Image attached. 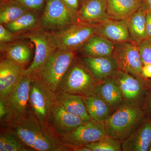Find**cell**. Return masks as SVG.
<instances>
[{"label":"cell","mask_w":151,"mask_h":151,"mask_svg":"<svg viewBox=\"0 0 151 151\" xmlns=\"http://www.w3.org/2000/svg\"><path fill=\"white\" fill-rule=\"evenodd\" d=\"M6 129L16 136L24 145L33 151L70 150L52 131L45 130L30 108L26 115L17 116Z\"/></svg>","instance_id":"1"},{"label":"cell","mask_w":151,"mask_h":151,"mask_svg":"<svg viewBox=\"0 0 151 151\" xmlns=\"http://www.w3.org/2000/svg\"><path fill=\"white\" fill-rule=\"evenodd\" d=\"M147 119L142 108L123 105L104 122L108 137L123 141L141 127Z\"/></svg>","instance_id":"2"},{"label":"cell","mask_w":151,"mask_h":151,"mask_svg":"<svg viewBox=\"0 0 151 151\" xmlns=\"http://www.w3.org/2000/svg\"><path fill=\"white\" fill-rule=\"evenodd\" d=\"M100 81L95 78L81 58L76 56L63 79L56 94L66 93L83 97L95 95Z\"/></svg>","instance_id":"3"},{"label":"cell","mask_w":151,"mask_h":151,"mask_svg":"<svg viewBox=\"0 0 151 151\" xmlns=\"http://www.w3.org/2000/svg\"><path fill=\"white\" fill-rule=\"evenodd\" d=\"M22 38L30 41L35 47L32 62L25 69L24 75L35 77L43 68L49 58L58 49L53 32L38 28L21 35Z\"/></svg>","instance_id":"4"},{"label":"cell","mask_w":151,"mask_h":151,"mask_svg":"<svg viewBox=\"0 0 151 151\" xmlns=\"http://www.w3.org/2000/svg\"><path fill=\"white\" fill-rule=\"evenodd\" d=\"M77 51L58 49L36 76L56 93Z\"/></svg>","instance_id":"5"},{"label":"cell","mask_w":151,"mask_h":151,"mask_svg":"<svg viewBox=\"0 0 151 151\" xmlns=\"http://www.w3.org/2000/svg\"><path fill=\"white\" fill-rule=\"evenodd\" d=\"M56 100V94L41 81L33 77L30 89V108L45 130L52 131L49 125L52 108Z\"/></svg>","instance_id":"6"},{"label":"cell","mask_w":151,"mask_h":151,"mask_svg":"<svg viewBox=\"0 0 151 151\" xmlns=\"http://www.w3.org/2000/svg\"><path fill=\"white\" fill-rule=\"evenodd\" d=\"M77 21L76 16L62 0H46L41 14L40 28L60 31Z\"/></svg>","instance_id":"7"},{"label":"cell","mask_w":151,"mask_h":151,"mask_svg":"<svg viewBox=\"0 0 151 151\" xmlns=\"http://www.w3.org/2000/svg\"><path fill=\"white\" fill-rule=\"evenodd\" d=\"M113 78L121 92L124 105L142 108L151 86H148L144 78L120 70Z\"/></svg>","instance_id":"8"},{"label":"cell","mask_w":151,"mask_h":151,"mask_svg":"<svg viewBox=\"0 0 151 151\" xmlns=\"http://www.w3.org/2000/svg\"><path fill=\"white\" fill-rule=\"evenodd\" d=\"M104 122L94 119L86 122L67 134L60 137V142L65 147L73 149L85 146L107 137Z\"/></svg>","instance_id":"9"},{"label":"cell","mask_w":151,"mask_h":151,"mask_svg":"<svg viewBox=\"0 0 151 151\" xmlns=\"http://www.w3.org/2000/svg\"><path fill=\"white\" fill-rule=\"evenodd\" d=\"M53 32L58 49L76 51L89 39L96 35L95 24L79 21L66 29Z\"/></svg>","instance_id":"10"},{"label":"cell","mask_w":151,"mask_h":151,"mask_svg":"<svg viewBox=\"0 0 151 151\" xmlns=\"http://www.w3.org/2000/svg\"><path fill=\"white\" fill-rule=\"evenodd\" d=\"M112 56L119 70L140 76L143 65L137 44L132 40L115 43Z\"/></svg>","instance_id":"11"},{"label":"cell","mask_w":151,"mask_h":151,"mask_svg":"<svg viewBox=\"0 0 151 151\" xmlns=\"http://www.w3.org/2000/svg\"><path fill=\"white\" fill-rule=\"evenodd\" d=\"M85 122L65 110L56 100L52 108L49 119L50 127L59 138L72 132Z\"/></svg>","instance_id":"12"},{"label":"cell","mask_w":151,"mask_h":151,"mask_svg":"<svg viewBox=\"0 0 151 151\" xmlns=\"http://www.w3.org/2000/svg\"><path fill=\"white\" fill-rule=\"evenodd\" d=\"M33 77L24 75L5 100L16 117L26 115L29 109L30 89Z\"/></svg>","instance_id":"13"},{"label":"cell","mask_w":151,"mask_h":151,"mask_svg":"<svg viewBox=\"0 0 151 151\" xmlns=\"http://www.w3.org/2000/svg\"><path fill=\"white\" fill-rule=\"evenodd\" d=\"M25 68L3 58L0 62V98L5 99L24 75Z\"/></svg>","instance_id":"14"},{"label":"cell","mask_w":151,"mask_h":151,"mask_svg":"<svg viewBox=\"0 0 151 151\" xmlns=\"http://www.w3.org/2000/svg\"><path fill=\"white\" fill-rule=\"evenodd\" d=\"M32 42L28 39L19 40L9 43H0V51L4 58L26 68L32 55Z\"/></svg>","instance_id":"15"},{"label":"cell","mask_w":151,"mask_h":151,"mask_svg":"<svg viewBox=\"0 0 151 151\" xmlns=\"http://www.w3.org/2000/svg\"><path fill=\"white\" fill-rule=\"evenodd\" d=\"M96 35L115 43L131 41L126 19L108 18L95 24Z\"/></svg>","instance_id":"16"},{"label":"cell","mask_w":151,"mask_h":151,"mask_svg":"<svg viewBox=\"0 0 151 151\" xmlns=\"http://www.w3.org/2000/svg\"><path fill=\"white\" fill-rule=\"evenodd\" d=\"M81 60L99 81L113 77L119 70L113 56H84Z\"/></svg>","instance_id":"17"},{"label":"cell","mask_w":151,"mask_h":151,"mask_svg":"<svg viewBox=\"0 0 151 151\" xmlns=\"http://www.w3.org/2000/svg\"><path fill=\"white\" fill-rule=\"evenodd\" d=\"M107 9V0H84L77 14V20L88 24L99 23L110 18Z\"/></svg>","instance_id":"18"},{"label":"cell","mask_w":151,"mask_h":151,"mask_svg":"<svg viewBox=\"0 0 151 151\" xmlns=\"http://www.w3.org/2000/svg\"><path fill=\"white\" fill-rule=\"evenodd\" d=\"M151 145V120L147 119L141 127L122 142V151H147Z\"/></svg>","instance_id":"19"},{"label":"cell","mask_w":151,"mask_h":151,"mask_svg":"<svg viewBox=\"0 0 151 151\" xmlns=\"http://www.w3.org/2000/svg\"><path fill=\"white\" fill-rule=\"evenodd\" d=\"M95 95L101 98L114 111L124 105L121 92L113 77L100 81L95 89Z\"/></svg>","instance_id":"20"},{"label":"cell","mask_w":151,"mask_h":151,"mask_svg":"<svg viewBox=\"0 0 151 151\" xmlns=\"http://www.w3.org/2000/svg\"><path fill=\"white\" fill-rule=\"evenodd\" d=\"M56 102L65 110L81 118L84 122L93 120L87 111L83 96L66 93H58L56 94Z\"/></svg>","instance_id":"21"},{"label":"cell","mask_w":151,"mask_h":151,"mask_svg":"<svg viewBox=\"0 0 151 151\" xmlns=\"http://www.w3.org/2000/svg\"><path fill=\"white\" fill-rule=\"evenodd\" d=\"M115 43L102 36L94 35L78 50L84 56H112Z\"/></svg>","instance_id":"22"},{"label":"cell","mask_w":151,"mask_h":151,"mask_svg":"<svg viewBox=\"0 0 151 151\" xmlns=\"http://www.w3.org/2000/svg\"><path fill=\"white\" fill-rule=\"evenodd\" d=\"M107 13L110 18L126 19L143 6L138 0H107Z\"/></svg>","instance_id":"23"},{"label":"cell","mask_w":151,"mask_h":151,"mask_svg":"<svg viewBox=\"0 0 151 151\" xmlns=\"http://www.w3.org/2000/svg\"><path fill=\"white\" fill-rule=\"evenodd\" d=\"M40 14L29 10L14 21L4 26L13 33L21 35L40 28Z\"/></svg>","instance_id":"24"},{"label":"cell","mask_w":151,"mask_h":151,"mask_svg":"<svg viewBox=\"0 0 151 151\" xmlns=\"http://www.w3.org/2000/svg\"><path fill=\"white\" fill-rule=\"evenodd\" d=\"M147 11L142 6L126 19L131 40L137 44L148 37L146 30Z\"/></svg>","instance_id":"25"},{"label":"cell","mask_w":151,"mask_h":151,"mask_svg":"<svg viewBox=\"0 0 151 151\" xmlns=\"http://www.w3.org/2000/svg\"><path fill=\"white\" fill-rule=\"evenodd\" d=\"M86 109L92 119L104 122L114 112L113 109L96 95L84 97Z\"/></svg>","instance_id":"26"},{"label":"cell","mask_w":151,"mask_h":151,"mask_svg":"<svg viewBox=\"0 0 151 151\" xmlns=\"http://www.w3.org/2000/svg\"><path fill=\"white\" fill-rule=\"evenodd\" d=\"M29 10L13 0L0 1V24L13 22Z\"/></svg>","instance_id":"27"},{"label":"cell","mask_w":151,"mask_h":151,"mask_svg":"<svg viewBox=\"0 0 151 151\" xmlns=\"http://www.w3.org/2000/svg\"><path fill=\"white\" fill-rule=\"evenodd\" d=\"M0 151H33L6 128H1Z\"/></svg>","instance_id":"28"},{"label":"cell","mask_w":151,"mask_h":151,"mask_svg":"<svg viewBox=\"0 0 151 151\" xmlns=\"http://www.w3.org/2000/svg\"><path fill=\"white\" fill-rule=\"evenodd\" d=\"M91 151H121L122 142L107 137L86 146Z\"/></svg>","instance_id":"29"},{"label":"cell","mask_w":151,"mask_h":151,"mask_svg":"<svg viewBox=\"0 0 151 151\" xmlns=\"http://www.w3.org/2000/svg\"><path fill=\"white\" fill-rule=\"evenodd\" d=\"M15 115L7 104L5 100L0 98V122L1 128H6L10 125Z\"/></svg>","instance_id":"30"},{"label":"cell","mask_w":151,"mask_h":151,"mask_svg":"<svg viewBox=\"0 0 151 151\" xmlns=\"http://www.w3.org/2000/svg\"><path fill=\"white\" fill-rule=\"evenodd\" d=\"M138 45L143 65L151 64V38H147Z\"/></svg>","instance_id":"31"},{"label":"cell","mask_w":151,"mask_h":151,"mask_svg":"<svg viewBox=\"0 0 151 151\" xmlns=\"http://www.w3.org/2000/svg\"><path fill=\"white\" fill-rule=\"evenodd\" d=\"M24 6L29 10L36 11L42 13L46 0H13Z\"/></svg>","instance_id":"32"},{"label":"cell","mask_w":151,"mask_h":151,"mask_svg":"<svg viewBox=\"0 0 151 151\" xmlns=\"http://www.w3.org/2000/svg\"><path fill=\"white\" fill-rule=\"evenodd\" d=\"M23 39L21 35L14 34L5 27L0 25V43H9L19 40Z\"/></svg>","instance_id":"33"},{"label":"cell","mask_w":151,"mask_h":151,"mask_svg":"<svg viewBox=\"0 0 151 151\" xmlns=\"http://www.w3.org/2000/svg\"><path fill=\"white\" fill-rule=\"evenodd\" d=\"M142 109L146 118L151 120V86L146 93Z\"/></svg>","instance_id":"34"},{"label":"cell","mask_w":151,"mask_h":151,"mask_svg":"<svg viewBox=\"0 0 151 151\" xmlns=\"http://www.w3.org/2000/svg\"><path fill=\"white\" fill-rule=\"evenodd\" d=\"M77 18L78 11L84 3V0H62Z\"/></svg>","instance_id":"35"},{"label":"cell","mask_w":151,"mask_h":151,"mask_svg":"<svg viewBox=\"0 0 151 151\" xmlns=\"http://www.w3.org/2000/svg\"><path fill=\"white\" fill-rule=\"evenodd\" d=\"M140 76L144 78H151V64L143 65Z\"/></svg>","instance_id":"36"},{"label":"cell","mask_w":151,"mask_h":151,"mask_svg":"<svg viewBox=\"0 0 151 151\" xmlns=\"http://www.w3.org/2000/svg\"><path fill=\"white\" fill-rule=\"evenodd\" d=\"M146 30L147 36L151 38V10L147 11L146 15Z\"/></svg>","instance_id":"37"},{"label":"cell","mask_w":151,"mask_h":151,"mask_svg":"<svg viewBox=\"0 0 151 151\" xmlns=\"http://www.w3.org/2000/svg\"><path fill=\"white\" fill-rule=\"evenodd\" d=\"M73 151H91L90 149L88 148L86 146H82L73 149Z\"/></svg>","instance_id":"38"},{"label":"cell","mask_w":151,"mask_h":151,"mask_svg":"<svg viewBox=\"0 0 151 151\" xmlns=\"http://www.w3.org/2000/svg\"><path fill=\"white\" fill-rule=\"evenodd\" d=\"M148 151H151V145L150 146V148H149Z\"/></svg>","instance_id":"39"},{"label":"cell","mask_w":151,"mask_h":151,"mask_svg":"<svg viewBox=\"0 0 151 151\" xmlns=\"http://www.w3.org/2000/svg\"><path fill=\"white\" fill-rule=\"evenodd\" d=\"M138 1H140L142 2L143 3V1L144 0H138Z\"/></svg>","instance_id":"40"},{"label":"cell","mask_w":151,"mask_h":151,"mask_svg":"<svg viewBox=\"0 0 151 151\" xmlns=\"http://www.w3.org/2000/svg\"><path fill=\"white\" fill-rule=\"evenodd\" d=\"M0 1H6V0H0Z\"/></svg>","instance_id":"41"}]
</instances>
